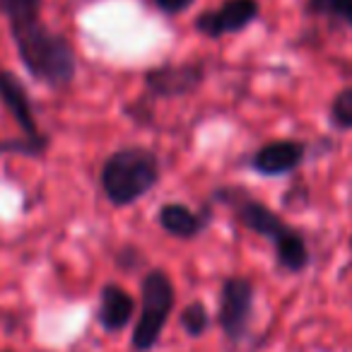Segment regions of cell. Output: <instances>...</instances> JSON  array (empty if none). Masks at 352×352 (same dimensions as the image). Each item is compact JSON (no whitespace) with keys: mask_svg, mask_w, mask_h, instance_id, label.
Returning a JSON list of instances; mask_svg holds the SVG:
<instances>
[{"mask_svg":"<svg viewBox=\"0 0 352 352\" xmlns=\"http://www.w3.org/2000/svg\"><path fill=\"white\" fill-rule=\"evenodd\" d=\"M212 201L222 203L232 210V215L236 217L241 227H246L254 234L263 236L273 244L275 258L278 265L287 273L297 275L302 270L309 268L311 263V251L304 239V234L292 227L289 222H285L273 208H268L265 203L256 201L251 193H246L244 188L236 186H225L217 188L212 193Z\"/></svg>","mask_w":352,"mask_h":352,"instance_id":"obj_1","label":"cell"},{"mask_svg":"<svg viewBox=\"0 0 352 352\" xmlns=\"http://www.w3.org/2000/svg\"><path fill=\"white\" fill-rule=\"evenodd\" d=\"M22 65L36 82L46 87H68L78 73V54L63 34L54 32L44 20L10 27Z\"/></svg>","mask_w":352,"mask_h":352,"instance_id":"obj_2","label":"cell"},{"mask_svg":"<svg viewBox=\"0 0 352 352\" xmlns=\"http://www.w3.org/2000/svg\"><path fill=\"white\" fill-rule=\"evenodd\" d=\"M160 160L147 147H123L102 166V191L113 208H128L160 184Z\"/></svg>","mask_w":352,"mask_h":352,"instance_id":"obj_3","label":"cell"},{"mask_svg":"<svg viewBox=\"0 0 352 352\" xmlns=\"http://www.w3.org/2000/svg\"><path fill=\"white\" fill-rule=\"evenodd\" d=\"M174 304L176 292L171 278L160 268L150 270L140 285V314L131 338L133 352H150L160 342L162 331L174 311Z\"/></svg>","mask_w":352,"mask_h":352,"instance_id":"obj_4","label":"cell"},{"mask_svg":"<svg viewBox=\"0 0 352 352\" xmlns=\"http://www.w3.org/2000/svg\"><path fill=\"white\" fill-rule=\"evenodd\" d=\"M254 283L244 275H232L222 283L217 323L230 342H241L254 318Z\"/></svg>","mask_w":352,"mask_h":352,"instance_id":"obj_5","label":"cell"},{"mask_svg":"<svg viewBox=\"0 0 352 352\" xmlns=\"http://www.w3.org/2000/svg\"><path fill=\"white\" fill-rule=\"evenodd\" d=\"M0 102L22 131V138L34 147L36 155H44V150L49 147V135L39 128L25 82L10 70H0Z\"/></svg>","mask_w":352,"mask_h":352,"instance_id":"obj_6","label":"cell"},{"mask_svg":"<svg viewBox=\"0 0 352 352\" xmlns=\"http://www.w3.org/2000/svg\"><path fill=\"white\" fill-rule=\"evenodd\" d=\"M261 3L258 0H222V6L215 10H206L196 17L193 27L198 34L208 39H220L225 34L244 32L258 20Z\"/></svg>","mask_w":352,"mask_h":352,"instance_id":"obj_7","label":"cell"},{"mask_svg":"<svg viewBox=\"0 0 352 352\" xmlns=\"http://www.w3.org/2000/svg\"><path fill=\"white\" fill-rule=\"evenodd\" d=\"M206 82L203 63H162L145 73V87L152 97L176 99L188 97Z\"/></svg>","mask_w":352,"mask_h":352,"instance_id":"obj_8","label":"cell"},{"mask_svg":"<svg viewBox=\"0 0 352 352\" xmlns=\"http://www.w3.org/2000/svg\"><path fill=\"white\" fill-rule=\"evenodd\" d=\"M307 160V142L302 140H273L254 152L251 169L261 176H285L297 171Z\"/></svg>","mask_w":352,"mask_h":352,"instance_id":"obj_9","label":"cell"},{"mask_svg":"<svg viewBox=\"0 0 352 352\" xmlns=\"http://www.w3.org/2000/svg\"><path fill=\"white\" fill-rule=\"evenodd\" d=\"M135 314V299L131 297V292L121 287L116 283H109L99 292V307H97V318L102 323V328L107 333H118L133 321Z\"/></svg>","mask_w":352,"mask_h":352,"instance_id":"obj_10","label":"cell"},{"mask_svg":"<svg viewBox=\"0 0 352 352\" xmlns=\"http://www.w3.org/2000/svg\"><path fill=\"white\" fill-rule=\"evenodd\" d=\"M157 222H160L162 230L169 236H174V239L191 241V239H198V236L206 232L210 217H208L206 212L191 210V208L184 206V203H164V206L160 208V212H157Z\"/></svg>","mask_w":352,"mask_h":352,"instance_id":"obj_11","label":"cell"},{"mask_svg":"<svg viewBox=\"0 0 352 352\" xmlns=\"http://www.w3.org/2000/svg\"><path fill=\"white\" fill-rule=\"evenodd\" d=\"M41 8L44 0H0V12L6 15L10 27L41 20Z\"/></svg>","mask_w":352,"mask_h":352,"instance_id":"obj_12","label":"cell"},{"mask_svg":"<svg viewBox=\"0 0 352 352\" xmlns=\"http://www.w3.org/2000/svg\"><path fill=\"white\" fill-rule=\"evenodd\" d=\"M179 323H182L184 333H186L188 338H203L208 331H210L212 318H210V311H208L206 304L196 299V302L186 304V307L182 309Z\"/></svg>","mask_w":352,"mask_h":352,"instance_id":"obj_13","label":"cell"},{"mask_svg":"<svg viewBox=\"0 0 352 352\" xmlns=\"http://www.w3.org/2000/svg\"><path fill=\"white\" fill-rule=\"evenodd\" d=\"M307 12L352 27V0H307Z\"/></svg>","mask_w":352,"mask_h":352,"instance_id":"obj_14","label":"cell"},{"mask_svg":"<svg viewBox=\"0 0 352 352\" xmlns=\"http://www.w3.org/2000/svg\"><path fill=\"white\" fill-rule=\"evenodd\" d=\"M331 126L338 131H352V85L336 94L328 107Z\"/></svg>","mask_w":352,"mask_h":352,"instance_id":"obj_15","label":"cell"},{"mask_svg":"<svg viewBox=\"0 0 352 352\" xmlns=\"http://www.w3.org/2000/svg\"><path fill=\"white\" fill-rule=\"evenodd\" d=\"M193 3H196V0H152V6L160 12H164V15H182Z\"/></svg>","mask_w":352,"mask_h":352,"instance_id":"obj_16","label":"cell"},{"mask_svg":"<svg viewBox=\"0 0 352 352\" xmlns=\"http://www.w3.org/2000/svg\"><path fill=\"white\" fill-rule=\"evenodd\" d=\"M350 251H352V234H350Z\"/></svg>","mask_w":352,"mask_h":352,"instance_id":"obj_17","label":"cell"}]
</instances>
